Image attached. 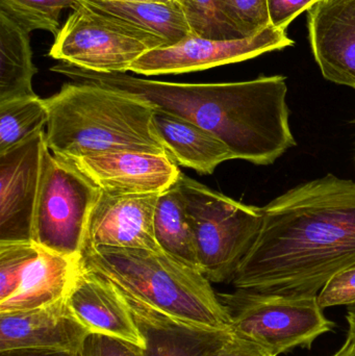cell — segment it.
I'll return each mask as SVG.
<instances>
[{
	"label": "cell",
	"mask_w": 355,
	"mask_h": 356,
	"mask_svg": "<svg viewBox=\"0 0 355 356\" xmlns=\"http://www.w3.org/2000/svg\"><path fill=\"white\" fill-rule=\"evenodd\" d=\"M223 10L243 38L252 37L270 26L268 0H221Z\"/></svg>",
	"instance_id": "obj_26"
},
{
	"label": "cell",
	"mask_w": 355,
	"mask_h": 356,
	"mask_svg": "<svg viewBox=\"0 0 355 356\" xmlns=\"http://www.w3.org/2000/svg\"><path fill=\"white\" fill-rule=\"evenodd\" d=\"M217 356H272L258 345L248 341L233 338L225 345Z\"/></svg>",
	"instance_id": "obj_30"
},
{
	"label": "cell",
	"mask_w": 355,
	"mask_h": 356,
	"mask_svg": "<svg viewBox=\"0 0 355 356\" xmlns=\"http://www.w3.org/2000/svg\"><path fill=\"white\" fill-rule=\"evenodd\" d=\"M152 122L165 152L179 166L208 175L222 163L235 160L220 139L187 119L154 108Z\"/></svg>",
	"instance_id": "obj_17"
},
{
	"label": "cell",
	"mask_w": 355,
	"mask_h": 356,
	"mask_svg": "<svg viewBox=\"0 0 355 356\" xmlns=\"http://www.w3.org/2000/svg\"><path fill=\"white\" fill-rule=\"evenodd\" d=\"M89 334L67 298L28 311L0 313V353L18 349L79 353Z\"/></svg>",
	"instance_id": "obj_13"
},
{
	"label": "cell",
	"mask_w": 355,
	"mask_h": 356,
	"mask_svg": "<svg viewBox=\"0 0 355 356\" xmlns=\"http://www.w3.org/2000/svg\"><path fill=\"white\" fill-rule=\"evenodd\" d=\"M45 102L46 144L60 158L122 150L166 154L152 122L154 106L133 94L72 81Z\"/></svg>",
	"instance_id": "obj_3"
},
{
	"label": "cell",
	"mask_w": 355,
	"mask_h": 356,
	"mask_svg": "<svg viewBox=\"0 0 355 356\" xmlns=\"http://www.w3.org/2000/svg\"><path fill=\"white\" fill-rule=\"evenodd\" d=\"M81 265L121 292L183 321L231 330V319L210 280L163 250L83 248Z\"/></svg>",
	"instance_id": "obj_4"
},
{
	"label": "cell",
	"mask_w": 355,
	"mask_h": 356,
	"mask_svg": "<svg viewBox=\"0 0 355 356\" xmlns=\"http://www.w3.org/2000/svg\"><path fill=\"white\" fill-rule=\"evenodd\" d=\"M217 295L231 319L233 336L272 356L296 347L311 349L335 326L323 314L318 296H273L242 289Z\"/></svg>",
	"instance_id": "obj_7"
},
{
	"label": "cell",
	"mask_w": 355,
	"mask_h": 356,
	"mask_svg": "<svg viewBox=\"0 0 355 356\" xmlns=\"http://www.w3.org/2000/svg\"><path fill=\"white\" fill-rule=\"evenodd\" d=\"M66 298L71 311L90 334L114 337L140 348L145 347L129 302L106 278L81 265Z\"/></svg>",
	"instance_id": "obj_16"
},
{
	"label": "cell",
	"mask_w": 355,
	"mask_h": 356,
	"mask_svg": "<svg viewBox=\"0 0 355 356\" xmlns=\"http://www.w3.org/2000/svg\"><path fill=\"white\" fill-rule=\"evenodd\" d=\"M154 229L160 250L200 271L193 229L177 184L158 196Z\"/></svg>",
	"instance_id": "obj_20"
},
{
	"label": "cell",
	"mask_w": 355,
	"mask_h": 356,
	"mask_svg": "<svg viewBox=\"0 0 355 356\" xmlns=\"http://www.w3.org/2000/svg\"><path fill=\"white\" fill-rule=\"evenodd\" d=\"M104 12L129 21L174 45L192 35L185 14L174 1L104 2L89 0Z\"/></svg>",
	"instance_id": "obj_21"
},
{
	"label": "cell",
	"mask_w": 355,
	"mask_h": 356,
	"mask_svg": "<svg viewBox=\"0 0 355 356\" xmlns=\"http://www.w3.org/2000/svg\"><path fill=\"white\" fill-rule=\"evenodd\" d=\"M79 356H143L133 343L104 334H90L79 349Z\"/></svg>",
	"instance_id": "obj_28"
},
{
	"label": "cell",
	"mask_w": 355,
	"mask_h": 356,
	"mask_svg": "<svg viewBox=\"0 0 355 356\" xmlns=\"http://www.w3.org/2000/svg\"><path fill=\"white\" fill-rule=\"evenodd\" d=\"M100 194L99 186L72 161L56 156L46 144L31 241L50 252L81 257Z\"/></svg>",
	"instance_id": "obj_8"
},
{
	"label": "cell",
	"mask_w": 355,
	"mask_h": 356,
	"mask_svg": "<svg viewBox=\"0 0 355 356\" xmlns=\"http://www.w3.org/2000/svg\"><path fill=\"white\" fill-rule=\"evenodd\" d=\"M176 184L193 229L200 271L215 284L233 282L260 234L263 209L229 198L183 173Z\"/></svg>",
	"instance_id": "obj_5"
},
{
	"label": "cell",
	"mask_w": 355,
	"mask_h": 356,
	"mask_svg": "<svg viewBox=\"0 0 355 356\" xmlns=\"http://www.w3.org/2000/svg\"><path fill=\"white\" fill-rule=\"evenodd\" d=\"M81 266V257H64L40 248L27 266L18 290L0 303V313L28 311L66 298Z\"/></svg>",
	"instance_id": "obj_18"
},
{
	"label": "cell",
	"mask_w": 355,
	"mask_h": 356,
	"mask_svg": "<svg viewBox=\"0 0 355 356\" xmlns=\"http://www.w3.org/2000/svg\"><path fill=\"white\" fill-rule=\"evenodd\" d=\"M96 1H104V2H131V1H160V2H170L172 0H96Z\"/></svg>",
	"instance_id": "obj_34"
},
{
	"label": "cell",
	"mask_w": 355,
	"mask_h": 356,
	"mask_svg": "<svg viewBox=\"0 0 355 356\" xmlns=\"http://www.w3.org/2000/svg\"><path fill=\"white\" fill-rule=\"evenodd\" d=\"M39 250L33 242L0 243V303L18 290L27 266Z\"/></svg>",
	"instance_id": "obj_25"
},
{
	"label": "cell",
	"mask_w": 355,
	"mask_h": 356,
	"mask_svg": "<svg viewBox=\"0 0 355 356\" xmlns=\"http://www.w3.org/2000/svg\"><path fill=\"white\" fill-rule=\"evenodd\" d=\"M322 309L355 305V266L333 276L318 295Z\"/></svg>",
	"instance_id": "obj_27"
},
{
	"label": "cell",
	"mask_w": 355,
	"mask_h": 356,
	"mask_svg": "<svg viewBox=\"0 0 355 356\" xmlns=\"http://www.w3.org/2000/svg\"><path fill=\"white\" fill-rule=\"evenodd\" d=\"M308 22L324 79L355 89V0H319L308 10Z\"/></svg>",
	"instance_id": "obj_14"
},
{
	"label": "cell",
	"mask_w": 355,
	"mask_h": 356,
	"mask_svg": "<svg viewBox=\"0 0 355 356\" xmlns=\"http://www.w3.org/2000/svg\"><path fill=\"white\" fill-rule=\"evenodd\" d=\"M189 23L192 35L210 40L243 39L223 10L221 0H173Z\"/></svg>",
	"instance_id": "obj_24"
},
{
	"label": "cell",
	"mask_w": 355,
	"mask_h": 356,
	"mask_svg": "<svg viewBox=\"0 0 355 356\" xmlns=\"http://www.w3.org/2000/svg\"><path fill=\"white\" fill-rule=\"evenodd\" d=\"M158 196L113 195L101 191L90 216L83 248L160 250L154 229Z\"/></svg>",
	"instance_id": "obj_12"
},
{
	"label": "cell",
	"mask_w": 355,
	"mask_h": 356,
	"mask_svg": "<svg viewBox=\"0 0 355 356\" xmlns=\"http://www.w3.org/2000/svg\"><path fill=\"white\" fill-rule=\"evenodd\" d=\"M333 356H355V330L349 328L346 342Z\"/></svg>",
	"instance_id": "obj_32"
},
{
	"label": "cell",
	"mask_w": 355,
	"mask_h": 356,
	"mask_svg": "<svg viewBox=\"0 0 355 356\" xmlns=\"http://www.w3.org/2000/svg\"><path fill=\"white\" fill-rule=\"evenodd\" d=\"M169 46L154 33L77 0L54 37L50 58L98 73H126L151 50Z\"/></svg>",
	"instance_id": "obj_6"
},
{
	"label": "cell",
	"mask_w": 355,
	"mask_h": 356,
	"mask_svg": "<svg viewBox=\"0 0 355 356\" xmlns=\"http://www.w3.org/2000/svg\"><path fill=\"white\" fill-rule=\"evenodd\" d=\"M46 131L0 154V243L33 242Z\"/></svg>",
	"instance_id": "obj_10"
},
{
	"label": "cell",
	"mask_w": 355,
	"mask_h": 356,
	"mask_svg": "<svg viewBox=\"0 0 355 356\" xmlns=\"http://www.w3.org/2000/svg\"><path fill=\"white\" fill-rule=\"evenodd\" d=\"M349 328L355 330V305L347 307V316H346Z\"/></svg>",
	"instance_id": "obj_33"
},
{
	"label": "cell",
	"mask_w": 355,
	"mask_h": 356,
	"mask_svg": "<svg viewBox=\"0 0 355 356\" xmlns=\"http://www.w3.org/2000/svg\"><path fill=\"white\" fill-rule=\"evenodd\" d=\"M29 33L0 14V104L38 96Z\"/></svg>",
	"instance_id": "obj_19"
},
{
	"label": "cell",
	"mask_w": 355,
	"mask_h": 356,
	"mask_svg": "<svg viewBox=\"0 0 355 356\" xmlns=\"http://www.w3.org/2000/svg\"><path fill=\"white\" fill-rule=\"evenodd\" d=\"M70 161L100 190L113 195L162 194L181 175L167 154L122 150Z\"/></svg>",
	"instance_id": "obj_11"
},
{
	"label": "cell",
	"mask_w": 355,
	"mask_h": 356,
	"mask_svg": "<svg viewBox=\"0 0 355 356\" xmlns=\"http://www.w3.org/2000/svg\"><path fill=\"white\" fill-rule=\"evenodd\" d=\"M51 71L75 83L127 92L187 119L220 139L235 160L268 166L297 145L290 125L287 79L281 75L239 83H179L93 72L66 63Z\"/></svg>",
	"instance_id": "obj_2"
},
{
	"label": "cell",
	"mask_w": 355,
	"mask_h": 356,
	"mask_svg": "<svg viewBox=\"0 0 355 356\" xmlns=\"http://www.w3.org/2000/svg\"><path fill=\"white\" fill-rule=\"evenodd\" d=\"M293 43L286 31L272 25L243 39L210 40L190 35L174 45L147 52L133 63L131 71L145 76L195 72L243 62Z\"/></svg>",
	"instance_id": "obj_9"
},
{
	"label": "cell",
	"mask_w": 355,
	"mask_h": 356,
	"mask_svg": "<svg viewBox=\"0 0 355 356\" xmlns=\"http://www.w3.org/2000/svg\"><path fill=\"white\" fill-rule=\"evenodd\" d=\"M121 293L145 342L143 356H217L233 338L231 330L183 321Z\"/></svg>",
	"instance_id": "obj_15"
},
{
	"label": "cell",
	"mask_w": 355,
	"mask_h": 356,
	"mask_svg": "<svg viewBox=\"0 0 355 356\" xmlns=\"http://www.w3.org/2000/svg\"><path fill=\"white\" fill-rule=\"evenodd\" d=\"M319 0H268L270 23L275 29L286 31L290 23Z\"/></svg>",
	"instance_id": "obj_29"
},
{
	"label": "cell",
	"mask_w": 355,
	"mask_h": 356,
	"mask_svg": "<svg viewBox=\"0 0 355 356\" xmlns=\"http://www.w3.org/2000/svg\"><path fill=\"white\" fill-rule=\"evenodd\" d=\"M0 356H79V353L44 350V349H18V350L1 351Z\"/></svg>",
	"instance_id": "obj_31"
},
{
	"label": "cell",
	"mask_w": 355,
	"mask_h": 356,
	"mask_svg": "<svg viewBox=\"0 0 355 356\" xmlns=\"http://www.w3.org/2000/svg\"><path fill=\"white\" fill-rule=\"evenodd\" d=\"M355 266V181L327 175L263 207V225L231 284L283 297H317Z\"/></svg>",
	"instance_id": "obj_1"
},
{
	"label": "cell",
	"mask_w": 355,
	"mask_h": 356,
	"mask_svg": "<svg viewBox=\"0 0 355 356\" xmlns=\"http://www.w3.org/2000/svg\"><path fill=\"white\" fill-rule=\"evenodd\" d=\"M77 0H0V14L25 33L45 31L56 37L60 31V15L72 8Z\"/></svg>",
	"instance_id": "obj_23"
},
{
	"label": "cell",
	"mask_w": 355,
	"mask_h": 356,
	"mask_svg": "<svg viewBox=\"0 0 355 356\" xmlns=\"http://www.w3.org/2000/svg\"><path fill=\"white\" fill-rule=\"evenodd\" d=\"M49 112L39 96L0 104V154L42 131Z\"/></svg>",
	"instance_id": "obj_22"
}]
</instances>
